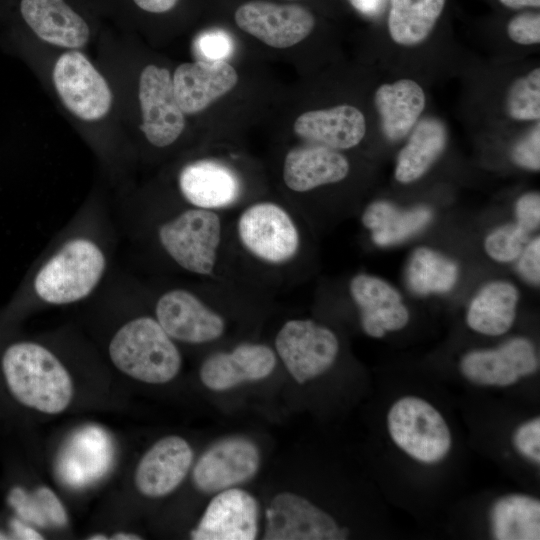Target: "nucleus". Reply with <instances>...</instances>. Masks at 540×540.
Listing matches in <instances>:
<instances>
[{"label":"nucleus","mask_w":540,"mask_h":540,"mask_svg":"<svg viewBox=\"0 0 540 540\" xmlns=\"http://www.w3.org/2000/svg\"><path fill=\"white\" fill-rule=\"evenodd\" d=\"M116 231L98 201L80 208L31 269L21 296L43 307H61L96 296L111 277Z\"/></svg>","instance_id":"f257e3e1"},{"label":"nucleus","mask_w":540,"mask_h":540,"mask_svg":"<svg viewBox=\"0 0 540 540\" xmlns=\"http://www.w3.org/2000/svg\"><path fill=\"white\" fill-rule=\"evenodd\" d=\"M1 367L7 386L24 406L46 414L63 412L73 397L71 375L48 345L23 340L3 352Z\"/></svg>","instance_id":"f03ea898"},{"label":"nucleus","mask_w":540,"mask_h":540,"mask_svg":"<svg viewBox=\"0 0 540 540\" xmlns=\"http://www.w3.org/2000/svg\"><path fill=\"white\" fill-rule=\"evenodd\" d=\"M107 352L119 371L149 384L171 381L182 365L174 340L151 315H136L124 320L112 334Z\"/></svg>","instance_id":"7ed1b4c3"},{"label":"nucleus","mask_w":540,"mask_h":540,"mask_svg":"<svg viewBox=\"0 0 540 540\" xmlns=\"http://www.w3.org/2000/svg\"><path fill=\"white\" fill-rule=\"evenodd\" d=\"M221 231L220 218L213 210L190 206L161 220L155 239L180 269L209 276L215 268Z\"/></svg>","instance_id":"20e7f679"},{"label":"nucleus","mask_w":540,"mask_h":540,"mask_svg":"<svg viewBox=\"0 0 540 540\" xmlns=\"http://www.w3.org/2000/svg\"><path fill=\"white\" fill-rule=\"evenodd\" d=\"M394 443L412 458L437 463L449 452L451 435L441 414L428 402L414 396L396 401L387 415Z\"/></svg>","instance_id":"39448f33"},{"label":"nucleus","mask_w":540,"mask_h":540,"mask_svg":"<svg viewBox=\"0 0 540 540\" xmlns=\"http://www.w3.org/2000/svg\"><path fill=\"white\" fill-rule=\"evenodd\" d=\"M54 88L65 108L85 122H97L110 112L111 88L90 60L79 50H68L52 70Z\"/></svg>","instance_id":"423d86ee"},{"label":"nucleus","mask_w":540,"mask_h":540,"mask_svg":"<svg viewBox=\"0 0 540 540\" xmlns=\"http://www.w3.org/2000/svg\"><path fill=\"white\" fill-rule=\"evenodd\" d=\"M275 347L290 375L300 384L327 371L339 351L336 335L308 319L287 321L276 335Z\"/></svg>","instance_id":"0eeeda50"},{"label":"nucleus","mask_w":540,"mask_h":540,"mask_svg":"<svg viewBox=\"0 0 540 540\" xmlns=\"http://www.w3.org/2000/svg\"><path fill=\"white\" fill-rule=\"evenodd\" d=\"M241 243L256 258L282 264L299 249L298 229L289 213L273 202H259L246 208L237 223Z\"/></svg>","instance_id":"6e6552de"},{"label":"nucleus","mask_w":540,"mask_h":540,"mask_svg":"<svg viewBox=\"0 0 540 540\" xmlns=\"http://www.w3.org/2000/svg\"><path fill=\"white\" fill-rule=\"evenodd\" d=\"M138 100L141 111L140 130L147 142L156 148L175 143L185 128V114L173 91L168 69L149 64L139 76Z\"/></svg>","instance_id":"1a4fd4ad"},{"label":"nucleus","mask_w":540,"mask_h":540,"mask_svg":"<svg viewBox=\"0 0 540 540\" xmlns=\"http://www.w3.org/2000/svg\"><path fill=\"white\" fill-rule=\"evenodd\" d=\"M265 540H341L348 536L334 518L306 498L277 494L265 512Z\"/></svg>","instance_id":"9d476101"},{"label":"nucleus","mask_w":540,"mask_h":540,"mask_svg":"<svg viewBox=\"0 0 540 540\" xmlns=\"http://www.w3.org/2000/svg\"><path fill=\"white\" fill-rule=\"evenodd\" d=\"M236 25L273 48H289L307 38L314 29L310 10L297 4L253 0L240 5L234 14Z\"/></svg>","instance_id":"9b49d317"},{"label":"nucleus","mask_w":540,"mask_h":540,"mask_svg":"<svg viewBox=\"0 0 540 540\" xmlns=\"http://www.w3.org/2000/svg\"><path fill=\"white\" fill-rule=\"evenodd\" d=\"M153 310L161 327L175 341L202 344L218 339L224 332V319L186 288L163 291Z\"/></svg>","instance_id":"f8f14e48"},{"label":"nucleus","mask_w":540,"mask_h":540,"mask_svg":"<svg viewBox=\"0 0 540 540\" xmlns=\"http://www.w3.org/2000/svg\"><path fill=\"white\" fill-rule=\"evenodd\" d=\"M260 466V452L251 440L228 437L215 442L198 459L192 478L204 493H215L252 479Z\"/></svg>","instance_id":"ddd939ff"},{"label":"nucleus","mask_w":540,"mask_h":540,"mask_svg":"<svg viewBox=\"0 0 540 540\" xmlns=\"http://www.w3.org/2000/svg\"><path fill=\"white\" fill-rule=\"evenodd\" d=\"M23 22L41 41L79 50L91 37L87 17L71 0H19Z\"/></svg>","instance_id":"4468645a"},{"label":"nucleus","mask_w":540,"mask_h":540,"mask_svg":"<svg viewBox=\"0 0 540 540\" xmlns=\"http://www.w3.org/2000/svg\"><path fill=\"white\" fill-rule=\"evenodd\" d=\"M258 532V504L238 488L220 491L209 502L196 528L195 540H253Z\"/></svg>","instance_id":"2eb2a0df"},{"label":"nucleus","mask_w":540,"mask_h":540,"mask_svg":"<svg viewBox=\"0 0 540 540\" xmlns=\"http://www.w3.org/2000/svg\"><path fill=\"white\" fill-rule=\"evenodd\" d=\"M193 450L182 437L171 435L158 440L140 459L135 485L144 496L159 498L174 491L186 477Z\"/></svg>","instance_id":"dca6fc26"},{"label":"nucleus","mask_w":540,"mask_h":540,"mask_svg":"<svg viewBox=\"0 0 540 540\" xmlns=\"http://www.w3.org/2000/svg\"><path fill=\"white\" fill-rule=\"evenodd\" d=\"M237 82L236 70L226 61L182 63L172 76L174 95L185 115L205 110L230 92Z\"/></svg>","instance_id":"f3484780"},{"label":"nucleus","mask_w":540,"mask_h":540,"mask_svg":"<svg viewBox=\"0 0 540 540\" xmlns=\"http://www.w3.org/2000/svg\"><path fill=\"white\" fill-rule=\"evenodd\" d=\"M177 187L191 207L207 210L228 207L241 194V182L235 171L212 159L185 164L177 175Z\"/></svg>","instance_id":"a211bd4d"},{"label":"nucleus","mask_w":540,"mask_h":540,"mask_svg":"<svg viewBox=\"0 0 540 540\" xmlns=\"http://www.w3.org/2000/svg\"><path fill=\"white\" fill-rule=\"evenodd\" d=\"M276 366V356L263 344L242 343L231 352L209 355L199 371L202 383L210 390L225 391L244 382L268 377Z\"/></svg>","instance_id":"6ab92c4d"},{"label":"nucleus","mask_w":540,"mask_h":540,"mask_svg":"<svg viewBox=\"0 0 540 540\" xmlns=\"http://www.w3.org/2000/svg\"><path fill=\"white\" fill-rule=\"evenodd\" d=\"M349 289L367 335L381 338L387 331L400 330L408 323L409 312L400 294L384 280L358 274L352 278Z\"/></svg>","instance_id":"aec40b11"},{"label":"nucleus","mask_w":540,"mask_h":540,"mask_svg":"<svg viewBox=\"0 0 540 540\" xmlns=\"http://www.w3.org/2000/svg\"><path fill=\"white\" fill-rule=\"evenodd\" d=\"M293 128L299 137L338 151L353 148L362 141L366 120L358 108L343 104L304 112L297 117Z\"/></svg>","instance_id":"412c9836"},{"label":"nucleus","mask_w":540,"mask_h":540,"mask_svg":"<svg viewBox=\"0 0 540 540\" xmlns=\"http://www.w3.org/2000/svg\"><path fill=\"white\" fill-rule=\"evenodd\" d=\"M350 165L337 150L314 145L291 149L285 156L283 179L295 192H307L319 186L345 179Z\"/></svg>","instance_id":"4be33fe9"},{"label":"nucleus","mask_w":540,"mask_h":540,"mask_svg":"<svg viewBox=\"0 0 540 540\" xmlns=\"http://www.w3.org/2000/svg\"><path fill=\"white\" fill-rule=\"evenodd\" d=\"M385 137L398 141L410 133L422 114L426 97L422 87L414 80L400 79L382 84L374 94Z\"/></svg>","instance_id":"5701e85b"},{"label":"nucleus","mask_w":540,"mask_h":540,"mask_svg":"<svg viewBox=\"0 0 540 540\" xmlns=\"http://www.w3.org/2000/svg\"><path fill=\"white\" fill-rule=\"evenodd\" d=\"M398 154L395 178L402 184L421 178L446 148L448 132L438 118L426 117L418 121Z\"/></svg>","instance_id":"b1692460"},{"label":"nucleus","mask_w":540,"mask_h":540,"mask_svg":"<svg viewBox=\"0 0 540 540\" xmlns=\"http://www.w3.org/2000/svg\"><path fill=\"white\" fill-rule=\"evenodd\" d=\"M110 459L111 446L104 431L87 427L67 444L60 463L61 473L67 483L85 485L105 473Z\"/></svg>","instance_id":"393cba45"},{"label":"nucleus","mask_w":540,"mask_h":540,"mask_svg":"<svg viewBox=\"0 0 540 540\" xmlns=\"http://www.w3.org/2000/svg\"><path fill=\"white\" fill-rule=\"evenodd\" d=\"M519 291L507 281L484 285L472 299L466 316L468 326L481 334L497 336L513 325Z\"/></svg>","instance_id":"a878e982"},{"label":"nucleus","mask_w":540,"mask_h":540,"mask_svg":"<svg viewBox=\"0 0 540 540\" xmlns=\"http://www.w3.org/2000/svg\"><path fill=\"white\" fill-rule=\"evenodd\" d=\"M431 218L432 211L428 207L401 210L387 201H375L365 209L362 223L371 231L375 244L389 246L416 234Z\"/></svg>","instance_id":"bb28decb"},{"label":"nucleus","mask_w":540,"mask_h":540,"mask_svg":"<svg viewBox=\"0 0 540 540\" xmlns=\"http://www.w3.org/2000/svg\"><path fill=\"white\" fill-rule=\"evenodd\" d=\"M446 0H390L388 31L402 46H416L428 38Z\"/></svg>","instance_id":"cd10ccee"},{"label":"nucleus","mask_w":540,"mask_h":540,"mask_svg":"<svg viewBox=\"0 0 540 540\" xmlns=\"http://www.w3.org/2000/svg\"><path fill=\"white\" fill-rule=\"evenodd\" d=\"M540 502L513 494L498 499L491 510L492 532L498 540L539 539Z\"/></svg>","instance_id":"c85d7f7f"},{"label":"nucleus","mask_w":540,"mask_h":540,"mask_svg":"<svg viewBox=\"0 0 540 540\" xmlns=\"http://www.w3.org/2000/svg\"><path fill=\"white\" fill-rule=\"evenodd\" d=\"M457 278V264L430 248H417L409 259L406 279L409 288L416 294L448 292Z\"/></svg>","instance_id":"c756f323"},{"label":"nucleus","mask_w":540,"mask_h":540,"mask_svg":"<svg viewBox=\"0 0 540 540\" xmlns=\"http://www.w3.org/2000/svg\"><path fill=\"white\" fill-rule=\"evenodd\" d=\"M506 111L517 121H535L540 118V69L516 79L506 95Z\"/></svg>","instance_id":"7c9ffc66"},{"label":"nucleus","mask_w":540,"mask_h":540,"mask_svg":"<svg viewBox=\"0 0 540 540\" xmlns=\"http://www.w3.org/2000/svg\"><path fill=\"white\" fill-rule=\"evenodd\" d=\"M529 233L518 223L502 225L487 235L485 250L497 262H512L520 256L528 243Z\"/></svg>","instance_id":"2f4dec72"},{"label":"nucleus","mask_w":540,"mask_h":540,"mask_svg":"<svg viewBox=\"0 0 540 540\" xmlns=\"http://www.w3.org/2000/svg\"><path fill=\"white\" fill-rule=\"evenodd\" d=\"M198 54L205 61H226L234 49L231 36L223 30L214 29L200 34L195 42Z\"/></svg>","instance_id":"473e14b6"},{"label":"nucleus","mask_w":540,"mask_h":540,"mask_svg":"<svg viewBox=\"0 0 540 540\" xmlns=\"http://www.w3.org/2000/svg\"><path fill=\"white\" fill-rule=\"evenodd\" d=\"M508 37L521 45L540 43L539 12H523L512 17L507 24Z\"/></svg>","instance_id":"72a5a7b5"},{"label":"nucleus","mask_w":540,"mask_h":540,"mask_svg":"<svg viewBox=\"0 0 540 540\" xmlns=\"http://www.w3.org/2000/svg\"><path fill=\"white\" fill-rule=\"evenodd\" d=\"M8 500L21 519L39 527L48 526L41 503L35 492L28 494L24 489L15 487L11 490Z\"/></svg>","instance_id":"f704fd0d"},{"label":"nucleus","mask_w":540,"mask_h":540,"mask_svg":"<svg viewBox=\"0 0 540 540\" xmlns=\"http://www.w3.org/2000/svg\"><path fill=\"white\" fill-rule=\"evenodd\" d=\"M513 161L526 169H540V125L537 123L512 149Z\"/></svg>","instance_id":"c9c22d12"},{"label":"nucleus","mask_w":540,"mask_h":540,"mask_svg":"<svg viewBox=\"0 0 540 540\" xmlns=\"http://www.w3.org/2000/svg\"><path fill=\"white\" fill-rule=\"evenodd\" d=\"M517 450L530 460L540 463V418L537 417L518 427L513 436Z\"/></svg>","instance_id":"e433bc0d"},{"label":"nucleus","mask_w":540,"mask_h":540,"mask_svg":"<svg viewBox=\"0 0 540 540\" xmlns=\"http://www.w3.org/2000/svg\"><path fill=\"white\" fill-rule=\"evenodd\" d=\"M517 223L528 232L538 228L540 223V196L538 192L522 195L515 207Z\"/></svg>","instance_id":"4c0bfd02"},{"label":"nucleus","mask_w":540,"mask_h":540,"mask_svg":"<svg viewBox=\"0 0 540 540\" xmlns=\"http://www.w3.org/2000/svg\"><path fill=\"white\" fill-rule=\"evenodd\" d=\"M518 270L528 282L538 285L540 281V239L534 238L526 244L518 257Z\"/></svg>","instance_id":"58836bf2"},{"label":"nucleus","mask_w":540,"mask_h":540,"mask_svg":"<svg viewBox=\"0 0 540 540\" xmlns=\"http://www.w3.org/2000/svg\"><path fill=\"white\" fill-rule=\"evenodd\" d=\"M38 497L48 525L63 527L67 524L66 510L56 494L47 487H40L35 491Z\"/></svg>","instance_id":"ea45409f"},{"label":"nucleus","mask_w":540,"mask_h":540,"mask_svg":"<svg viewBox=\"0 0 540 540\" xmlns=\"http://www.w3.org/2000/svg\"><path fill=\"white\" fill-rule=\"evenodd\" d=\"M180 0H130L132 6L144 13L162 15L174 10Z\"/></svg>","instance_id":"a19ab883"},{"label":"nucleus","mask_w":540,"mask_h":540,"mask_svg":"<svg viewBox=\"0 0 540 540\" xmlns=\"http://www.w3.org/2000/svg\"><path fill=\"white\" fill-rule=\"evenodd\" d=\"M360 13L367 16L378 15L385 6L386 0H349Z\"/></svg>","instance_id":"79ce46f5"},{"label":"nucleus","mask_w":540,"mask_h":540,"mask_svg":"<svg viewBox=\"0 0 540 540\" xmlns=\"http://www.w3.org/2000/svg\"><path fill=\"white\" fill-rule=\"evenodd\" d=\"M11 528L14 535L18 539L23 540H41L43 536L35 529L30 526H27L22 521L13 519L11 521Z\"/></svg>","instance_id":"37998d69"},{"label":"nucleus","mask_w":540,"mask_h":540,"mask_svg":"<svg viewBox=\"0 0 540 540\" xmlns=\"http://www.w3.org/2000/svg\"><path fill=\"white\" fill-rule=\"evenodd\" d=\"M502 5L510 9H522L527 7L538 8L540 0H499Z\"/></svg>","instance_id":"c03bdc74"},{"label":"nucleus","mask_w":540,"mask_h":540,"mask_svg":"<svg viewBox=\"0 0 540 540\" xmlns=\"http://www.w3.org/2000/svg\"><path fill=\"white\" fill-rule=\"evenodd\" d=\"M111 539L115 540H139L141 539L140 536L132 533H126V532H119L114 534Z\"/></svg>","instance_id":"a18cd8bd"},{"label":"nucleus","mask_w":540,"mask_h":540,"mask_svg":"<svg viewBox=\"0 0 540 540\" xmlns=\"http://www.w3.org/2000/svg\"><path fill=\"white\" fill-rule=\"evenodd\" d=\"M90 540H106L107 537L103 534H94L89 537Z\"/></svg>","instance_id":"49530a36"},{"label":"nucleus","mask_w":540,"mask_h":540,"mask_svg":"<svg viewBox=\"0 0 540 540\" xmlns=\"http://www.w3.org/2000/svg\"><path fill=\"white\" fill-rule=\"evenodd\" d=\"M0 539H7V537L4 534H0Z\"/></svg>","instance_id":"de8ad7c7"}]
</instances>
